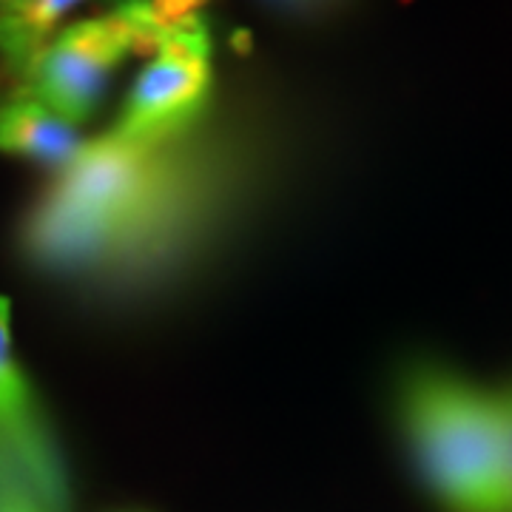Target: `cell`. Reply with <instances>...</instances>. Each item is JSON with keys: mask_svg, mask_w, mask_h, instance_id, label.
<instances>
[{"mask_svg": "<svg viewBox=\"0 0 512 512\" xmlns=\"http://www.w3.org/2000/svg\"><path fill=\"white\" fill-rule=\"evenodd\" d=\"M222 183L188 140L134 143L114 131L83 143L40 200L23 245L66 274H134L205 222Z\"/></svg>", "mask_w": 512, "mask_h": 512, "instance_id": "cell-1", "label": "cell"}, {"mask_svg": "<svg viewBox=\"0 0 512 512\" xmlns=\"http://www.w3.org/2000/svg\"><path fill=\"white\" fill-rule=\"evenodd\" d=\"M402 413L421 473L444 504L456 512L510 507L495 396L439 367H419L404 384Z\"/></svg>", "mask_w": 512, "mask_h": 512, "instance_id": "cell-2", "label": "cell"}, {"mask_svg": "<svg viewBox=\"0 0 512 512\" xmlns=\"http://www.w3.org/2000/svg\"><path fill=\"white\" fill-rule=\"evenodd\" d=\"M211 94V35L197 20L160 46L137 77L117 126V137L134 143H163L188 134Z\"/></svg>", "mask_w": 512, "mask_h": 512, "instance_id": "cell-3", "label": "cell"}, {"mask_svg": "<svg viewBox=\"0 0 512 512\" xmlns=\"http://www.w3.org/2000/svg\"><path fill=\"white\" fill-rule=\"evenodd\" d=\"M131 55L126 20L114 9L103 18L80 20L40 49L23 72L20 94L80 126L100 106L111 72Z\"/></svg>", "mask_w": 512, "mask_h": 512, "instance_id": "cell-4", "label": "cell"}, {"mask_svg": "<svg viewBox=\"0 0 512 512\" xmlns=\"http://www.w3.org/2000/svg\"><path fill=\"white\" fill-rule=\"evenodd\" d=\"M0 470L18 476L49 512H66V481L37 421L29 384L12 353L9 299L0 296Z\"/></svg>", "mask_w": 512, "mask_h": 512, "instance_id": "cell-5", "label": "cell"}, {"mask_svg": "<svg viewBox=\"0 0 512 512\" xmlns=\"http://www.w3.org/2000/svg\"><path fill=\"white\" fill-rule=\"evenodd\" d=\"M80 148L83 140L72 123L32 97L18 94L0 106V151L63 168L72 163Z\"/></svg>", "mask_w": 512, "mask_h": 512, "instance_id": "cell-6", "label": "cell"}, {"mask_svg": "<svg viewBox=\"0 0 512 512\" xmlns=\"http://www.w3.org/2000/svg\"><path fill=\"white\" fill-rule=\"evenodd\" d=\"M77 3L83 0H29L20 12L0 15V52L20 77L46 46V37L57 20L72 12Z\"/></svg>", "mask_w": 512, "mask_h": 512, "instance_id": "cell-7", "label": "cell"}, {"mask_svg": "<svg viewBox=\"0 0 512 512\" xmlns=\"http://www.w3.org/2000/svg\"><path fill=\"white\" fill-rule=\"evenodd\" d=\"M146 3L151 18L157 20L165 32H177L202 20L200 9L208 0H146Z\"/></svg>", "mask_w": 512, "mask_h": 512, "instance_id": "cell-8", "label": "cell"}, {"mask_svg": "<svg viewBox=\"0 0 512 512\" xmlns=\"http://www.w3.org/2000/svg\"><path fill=\"white\" fill-rule=\"evenodd\" d=\"M498 399V413H501V427H504V461H507V490H510L512 507V390L495 393Z\"/></svg>", "mask_w": 512, "mask_h": 512, "instance_id": "cell-9", "label": "cell"}, {"mask_svg": "<svg viewBox=\"0 0 512 512\" xmlns=\"http://www.w3.org/2000/svg\"><path fill=\"white\" fill-rule=\"evenodd\" d=\"M0 512H46V507L26 493H0Z\"/></svg>", "mask_w": 512, "mask_h": 512, "instance_id": "cell-10", "label": "cell"}, {"mask_svg": "<svg viewBox=\"0 0 512 512\" xmlns=\"http://www.w3.org/2000/svg\"><path fill=\"white\" fill-rule=\"evenodd\" d=\"M29 0H0V15H12V12H20Z\"/></svg>", "mask_w": 512, "mask_h": 512, "instance_id": "cell-11", "label": "cell"}, {"mask_svg": "<svg viewBox=\"0 0 512 512\" xmlns=\"http://www.w3.org/2000/svg\"><path fill=\"white\" fill-rule=\"evenodd\" d=\"M498 512H512V507H507V510H498Z\"/></svg>", "mask_w": 512, "mask_h": 512, "instance_id": "cell-12", "label": "cell"}]
</instances>
